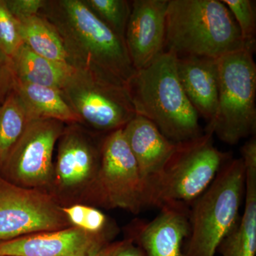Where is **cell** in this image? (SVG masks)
<instances>
[{
  "instance_id": "d4e9b609",
  "label": "cell",
  "mask_w": 256,
  "mask_h": 256,
  "mask_svg": "<svg viewBox=\"0 0 256 256\" xmlns=\"http://www.w3.org/2000/svg\"><path fill=\"white\" fill-rule=\"evenodd\" d=\"M22 44L18 20L10 13L5 0H0V50L11 56Z\"/></svg>"
},
{
  "instance_id": "52a82bcc",
  "label": "cell",
  "mask_w": 256,
  "mask_h": 256,
  "mask_svg": "<svg viewBox=\"0 0 256 256\" xmlns=\"http://www.w3.org/2000/svg\"><path fill=\"white\" fill-rule=\"evenodd\" d=\"M62 90L80 124L96 134L122 129L136 116L126 86L92 72L74 69Z\"/></svg>"
},
{
  "instance_id": "ac0fdd59",
  "label": "cell",
  "mask_w": 256,
  "mask_h": 256,
  "mask_svg": "<svg viewBox=\"0 0 256 256\" xmlns=\"http://www.w3.org/2000/svg\"><path fill=\"white\" fill-rule=\"evenodd\" d=\"M10 57L18 82L60 90H62L75 69L68 64L36 54L24 44Z\"/></svg>"
},
{
  "instance_id": "484cf974",
  "label": "cell",
  "mask_w": 256,
  "mask_h": 256,
  "mask_svg": "<svg viewBox=\"0 0 256 256\" xmlns=\"http://www.w3.org/2000/svg\"><path fill=\"white\" fill-rule=\"evenodd\" d=\"M16 82L11 57L0 50V106L14 92Z\"/></svg>"
},
{
  "instance_id": "5bb4252c",
  "label": "cell",
  "mask_w": 256,
  "mask_h": 256,
  "mask_svg": "<svg viewBox=\"0 0 256 256\" xmlns=\"http://www.w3.org/2000/svg\"><path fill=\"white\" fill-rule=\"evenodd\" d=\"M150 222L134 224L130 239L144 256H184V246L190 234V210L166 205Z\"/></svg>"
},
{
  "instance_id": "8992f818",
  "label": "cell",
  "mask_w": 256,
  "mask_h": 256,
  "mask_svg": "<svg viewBox=\"0 0 256 256\" xmlns=\"http://www.w3.org/2000/svg\"><path fill=\"white\" fill-rule=\"evenodd\" d=\"M255 47L227 54L217 60L218 99L216 114L206 129L230 146L255 136L256 65Z\"/></svg>"
},
{
  "instance_id": "7c38bea8",
  "label": "cell",
  "mask_w": 256,
  "mask_h": 256,
  "mask_svg": "<svg viewBox=\"0 0 256 256\" xmlns=\"http://www.w3.org/2000/svg\"><path fill=\"white\" fill-rule=\"evenodd\" d=\"M169 0H134L124 34L130 60L136 70L148 66L165 50Z\"/></svg>"
},
{
  "instance_id": "d6986e66",
  "label": "cell",
  "mask_w": 256,
  "mask_h": 256,
  "mask_svg": "<svg viewBox=\"0 0 256 256\" xmlns=\"http://www.w3.org/2000/svg\"><path fill=\"white\" fill-rule=\"evenodd\" d=\"M15 92L22 101L31 120H55L65 124H80L78 116L60 89L18 82Z\"/></svg>"
},
{
  "instance_id": "2e32d148",
  "label": "cell",
  "mask_w": 256,
  "mask_h": 256,
  "mask_svg": "<svg viewBox=\"0 0 256 256\" xmlns=\"http://www.w3.org/2000/svg\"><path fill=\"white\" fill-rule=\"evenodd\" d=\"M178 79L195 110L208 124L216 114L218 99L217 60L206 57H176Z\"/></svg>"
},
{
  "instance_id": "ba28073f",
  "label": "cell",
  "mask_w": 256,
  "mask_h": 256,
  "mask_svg": "<svg viewBox=\"0 0 256 256\" xmlns=\"http://www.w3.org/2000/svg\"><path fill=\"white\" fill-rule=\"evenodd\" d=\"M89 193L101 206L134 214L149 207L146 183L122 128L102 138L100 164Z\"/></svg>"
},
{
  "instance_id": "4fadbf2b",
  "label": "cell",
  "mask_w": 256,
  "mask_h": 256,
  "mask_svg": "<svg viewBox=\"0 0 256 256\" xmlns=\"http://www.w3.org/2000/svg\"><path fill=\"white\" fill-rule=\"evenodd\" d=\"M111 236L72 226L0 242V256H88L110 244Z\"/></svg>"
},
{
  "instance_id": "7402d4cb",
  "label": "cell",
  "mask_w": 256,
  "mask_h": 256,
  "mask_svg": "<svg viewBox=\"0 0 256 256\" xmlns=\"http://www.w3.org/2000/svg\"><path fill=\"white\" fill-rule=\"evenodd\" d=\"M94 14L124 40L131 12L127 0H84Z\"/></svg>"
},
{
  "instance_id": "cb8c5ba5",
  "label": "cell",
  "mask_w": 256,
  "mask_h": 256,
  "mask_svg": "<svg viewBox=\"0 0 256 256\" xmlns=\"http://www.w3.org/2000/svg\"><path fill=\"white\" fill-rule=\"evenodd\" d=\"M228 8L240 30L242 38L256 44V18L255 2L250 0H222Z\"/></svg>"
},
{
  "instance_id": "9a60e30c",
  "label": "cell",
  "mask_w": 256,
  "mask_h": 256,
  "mask_svg": "<svg viewBox=\"0 0 256 256\" xmlns=\"http://www.w3.org/2000/svg\"><path fill=\"white\" fill-rule=\"evenodd\" d=\"M122 131L146 183L148 194L150 185L161 173L178 143L170 141L156 124L140 114H136Z\"/></svg>"
},
{
  "instance_id": "44dd1931",
  "label": "cell",
  "mask_w": 256,
  "mask_h": 256,
  "mask_svg": "<svg viewBox=\"0 0 256 256\" xmlns=\"http://www.w3.org/2000/svg\"><path fill=\"white\" fill-rule=\"evenodd\" d=\"M30 121L26 108L14 90L0 106V168Z\"/></svg>"
},
{
  "instance_id": "83f0119b",
  "label": "cell",
  "mask_w": 256,
  "mask_h": 256,
  "mask_svg": "<svg viewBox=\"0 0 256 256\" xmlns=\"http://www.w3.org/2000/svg\"><path fill=\"white\" fill-rule=\"evenodd\" d=\"M114 256H144L140 249L133 244L131 239H126V242Z\"/></svg>"
},
{
  "instance_id": "30bf717a",
  "label": "cell",
  "mask_w": 256,
  "mask_h": 256,
  "mask_svg": "<svg viewBox=\"0 0 256 256\" xmlns=\"http://www.w3.org/2000/svg\"><path fill=\"white\" fill-rule=\"evenodd\" d=\"M68 224L53 196L0 180V242L60 230Z\"/></svg>"
},
{
  "instance_id": "603a6c76",
  "label": "cell",
  "mask_w": 256,
  "mask_h": 256,
  "mask_svg": "<svg viewBox=\"0 0 256 256\" xmlns=\"http://www.w3.org/2000/svg\"><path fill=\"white\" fill-rule=\"evenodd\" d=\"M62 210L73 226L89 233L106 234L112 237L114 233L108 218L98 208L86 205L74 204L62 207Z\"/></svg>"
},
{
  "instance_id": "e0dca14e",
  "label": "cell",
  "mask_w": 256,
  "mask_h": 256,
  "mask_svg": "<svg viewBox=\"0 0 256 256\" xmlns=\"http://www.w3.org/2000/svg\"><path fill=\"white\" fill-rule=\"evenodd\" d=\"M246 188L242 215L238 224L220 244L222 256L256 255V160L244 162Z\"/></svg>"
},
{
  "instance_id": "f1b7e54d",
  "label": "cell",
  "mask_w": 256,
  "mask_h": 256,
  "mask_svg": "<svg viewBox=\"0 0 256 256\" xmlns=\"http://www.w3.org/2000/svg\"><path fill=\"white\" fill-rule=\"evenodd\" d=\"M126 242V240H121V242H110L105 247L101 248L98 252H94L92 255L88 256H114L116 255L121 247L124 246Z\"/></svg>"
},
{
  "instance_id": "9c48e42d",
  "label": "cell",
  "mask_w": 256,
  "mask_h": 256,
  "mask_svg": "<svg viewBox=\"0 0 256 256\" xmlns=\"http://www.w3.org/2000/svg\"><path fill=\"white\" fill-rule=\"evenodd\" d=\"M66 124L55 120L30 121L10 152L0 172L5 181L40 190L53 180V154Z\"/></svg>"
},
{
  "instance_id": "6da1fadb",
  "label": "cell",
  "mask_w": 256,
  "mask_h": 256,
  "mask_svg": "<svg viewBox=\"0 0 256 256\" xmlns=\"http://www.w3.org/2000/svg\"><path fill=\"white\" fill-rule=\"evenodd\" d=\"M38 14L60 34L73 68L124 86L136 73L124 38L98 18L84 0H45Z\"/></svg>"
},
{
  "instance_id": "7a4b0ae2",
  "label": "cell",
  "mask_w": 256,
  "mask_h": 256,
  "mask_svg": "<svg viewBox=\"0 0 256 256\" xmlns=\"http://www.w3.org/2000/svg\"><path fill=\"white\" fill-rule=\"evenodd\" d=\"M126 87L136 114L150 120L172 142H186L203 134L200 114L178 79L174 54L163 52L136 70Z\"/></svg>"
},
{
  "instance_id": "5b68a950",
  "label": "cell",
  "mask_w": 256,
  "mask_h": 256,
  "mask_svg": "<svg viewBox=\"0 0 256 256\" xmlns=\"http://www.w3.org/2000/svg\"><path fill=\"white\" fill-rule=\"evenodd\" d=\"M214 132L205 130L196 138L178 143L176 149L148 188L149 207L166 205L190 208L215 180L232 156L216 148Z\"/></svg>"
},
{
  "instance_id": "8fae6325",
  "label": "cell",
  "mask_w": 256,
  "mask_h": 256,
  "mask_svg": "<svg viewBox=\"0 0 256 256\" xmlns=\"http://www.w3.org/2000/svg\"><path fill=\"white\" fill-rule=\"evenodd\" d=\"M102 140L96 142L94 132L82 124H66L54 165L57 188L64 192H90L100 164Z\"/></svg>"
},
{
  "instance_id": "3957f363",
  "label": "cell",
  "mask_w": 256,
  "mask_h": 256,
  "mask_svg": "<svg viewBox=\"0 0 256 256\" xmlns=\"http://www.w3.org/2000/svg\"><path fill=\"white\" fill-rule=\"evenodd\" d=\"M242 38L235 20L220 0H169L164 52L176 57L218 60L255 47Z\"/></svg>"
},
{
  "instance_id": "277c9868",
  "label": "cell",
  "mask_w": 256,
  "mask_h": 256,
  "mask_svg": "<svg viewBox=\"0 0 256 256\" xmlns=\"http://www.w3.org/2000/svg\"><path fill=\"white\" fill-rule=\"evenodd\" d=\"M245 188L244 161L242 158H232L190 206L184 256H216L220 244L240 220Z\"/></svg>"
},
{
  "instance_id": "ffe728a7",
  "label": "cell",
  "mask_w": 256,
  "mask_h": 256,
  "mask_svg": "<svg viewBox=\"0 0 256 256\" xmlns=\"http://www.w3.org/2000/svg\"><path fill=\"white\" fill-rule=\"evenodd\" d=\"M18 23L22 43L32 52L48 60L68 64L60 34L48 20L38 14Z\"/></svg>"
},
{
  "instance_id": "4316f807",
  "label": "cell",
  "mask_w": 256,
  "mask_h": 256,
  "mask_svg": "<svg viewBox=\"0 0 256 256\" xmlns=\"http://www.w3.org/2000/svg\"><path fill=\"white\" fill-rule=\"evenodd\" d=\"M5 3L10 13L20 21L38 15L45 0H5Z\"/></svg>"
}]
</instances>
